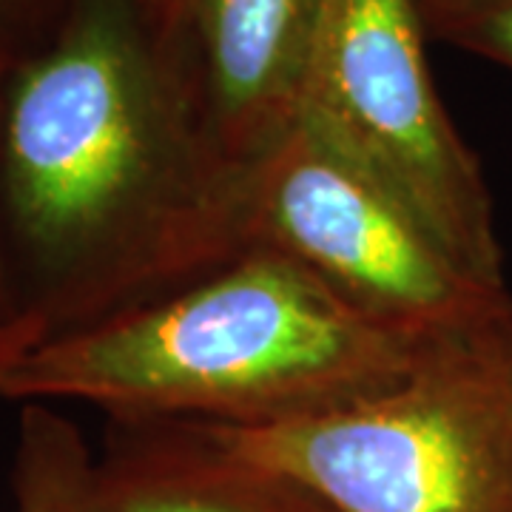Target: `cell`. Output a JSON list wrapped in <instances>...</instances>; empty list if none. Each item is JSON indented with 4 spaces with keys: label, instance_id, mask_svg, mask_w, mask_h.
<instances>
[{
    "label": "cell",
    "instance_id": "obj_6",
    "mask_svg": "<svg viewBox=\"0 0 512 512\" xmlns=\"http://www.w3.org/2000/svg\"><path fill=\"white\" fill-rule=\"evenodd\" d=\"M157 55L237 180L296 123L322 0H140Z\"/></svg>",
    "mask_w": 512,
    "mask_h": 512
},
{
    "label": "cell",
    "instance_id": "obj_12",
    "mask_svg": "<svg viewBox=\"0 0 512 512\" xmlns=\"http://www.w3.org/2000/svg\"><path fill=\"white\" fill-rule=\"evenodd\" d=\"M23 319L15 302V291H12V279H9V268H6V256H3V242H0V325H12Z\"/></svg>",
    "mask_w": 512,
    "mask_h": 512
},
{
    "label": "cell",
    "instance_id": "obj_10",
    "mask_svg": "<svg viewBox=\"0 0 512 512\" xmlns=\"http://www.w3.org/2000/svg\"><path fill=\"white\" fill-rule=\"evenodd\" d=\"M66 0H0V74L52 29Z\"/></svg>",
    "mask_w": 512,
    "mask_h": 512
},
{
    "label": "cell",
    "instance_id": "obj_9",
    "mask_svg": "<svg viewBox=\"0 0 512 512\" xmlns=\"http://www.w3.org/2000/svg\"><path fill=\"white\" fill-rule=\"evenodd\" d=\"M427 37L512 72V0H416Z\"/></svg>",
    "mask_w": 512,
    "mask_h": 512
},
{
    "label": "cell",
    "instance_id": "obj_11",
    "mask_svg": "<svg viewBox=\"0 0 512 512\" xmlns=\"http://www.w3.org/2000/svg\"><path fill=\"white\" fill-rule=\"evenodd\" d=\"M43 339H46V330L40 328L35 319H18L12 325H0V376Z\"/></svg>",
    "mask_w": 512,
    "mask_h": 512
},
{
    "label": "cell",
    "instance_id": "obj_4",
    "mask_svg": "<svg viewBox=\"0 0 512 512\" xmlns=\"http://www.w3.org/2000/svg\"><path fill=\"white\" fill-rule=\"evenodd\" d=\"M416 0H322L302 106L478 282L507 288L493 197L424 55Z\"/></svg>",
    "mask_w": 512,
    "mask_h": 512
},
{
    "label": "cell",
    "instance_id": "obj_5",
    "mask_svg": "<svg viewBox=\"0 0 512 512\" xmlns=\"http://www.w3.org/2000/svg\"><path fill=\"white\" fill-rule=\"evenodd\" d=\"M245 248L299 265L365 319L447 342L512 313L510 288L470 276L342 148L296 117L239 177Z\"/></svg>",
    "mask_w": 512,
    "mask_h": 512
},
{
    "label": "cell",
    "instance_id": "obj_3",
    "mask_svg": "<svg viewBox=\"0 0 512 512\" xmlns=\"http://www.w3.org/2000/svg\"><path fill=\"white\" fill-rule=\"evenodd\" d=\"M205 427L336 512H512V313L439 345L365 402L271 427Z\"/></svg>",
    "mask_w": 512,
    "mask_h": 512
},
{
    "label": "cell",
    "instance_id": "obj_2",
    "mask_svg": "<svg viewBox=\"0 0 512 512\" xmlns=\"http://www.w3.org/2000/svg\"><path fill=\"white\" fill-rule=\"evenodd\" d=\"M439 345L370 322L282 254L245 248L157 302L43 339L0 376V399L271 427L379 396Z\"/></svg>",
    "mask_w": 512,
    "mask_h": 512
},
{
    "label": "cell",
    "instance_id": "obj_7",
    "mask_svg": "<svg viewBox=\"0 0 512 512\" xmlns=\"http://www.w3.org/2000/svg\"><path fill=\"white\" fill-rule=\"evenodd\" d=\"M97 467L114 512H336L194 421L109 419Z\"/></svg>",
    "mask_w": 512,
    "mask_h": 512
},
{
    "label": "cell",
    "instance_id": "obj_1",
    "mask_svg": "<svg viewBox=\"0 0 512 512\" xmlns=\"http://www.w3.org/2000/svg\"><path fill=\"white\" fill-rule=\"evenodd\" d=\"M0 242L20 316L46 339L245 251L237 180L191 123L140 0H66L0 74Z\"/></svg>",
    "mask_w": 512,
    "mask_h": 512
},
{
    "label": "cell",
    "instance_id": "obj_8",
    "mask_svg": "<svg viewBox=\"0 0 512 512\" xmlns=\"http://www.w3.org/2000/svg\"><path fill=\"white\" fill-rule=\"evenodd\" d=\"M15 512H114L89 441L49 404H23L12 464Z\"/></svg>",
    "mask_w": 512,
    "mask_h": 512
}]
</instances>
